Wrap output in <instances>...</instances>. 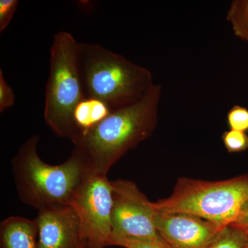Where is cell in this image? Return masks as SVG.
I'll list each match as a JSON object with an SVG mask.
<instances>
[{
    "mask_svg": "<svg viewBox=\"0 0 248 248\" xmlns=\"http://www.w3.org/2000/svg\"><path fill=\"white\" fill-rule=\"evenodd\" d=\"M39 141L38 135L28 139L11 161L18 197L38 211L71 205L78 186L93 171L89 157L79 146H75L64 162L48 164L39 156Z\"/></svg>",
    "mask_w": 248,
    "mask_h": 248,
    "instance_id": "cell-1",
    "label": "cell"
},
{
    "mask_svg": "<svg viewBox=\"0 0 248 248\" xmlns=\"http://www.w3.org/2000/svg\"><path fill=\"white\" fill-rule=\"evenodd\" d=\"M161 92V86L155 84L141 99L112 110L81 137L74 146L84 151L94 172L108 175L127 152L151 136L157 123Z\"/></svg>",
    "mask_w": 248,
    "mask_h": 248,
    "instance_id": "cell-2",
    "label": "cell"
},
{
    "mask_svg": "<svg viewBox=\"0 0 248 248\" xmlns=\"http://www.w3.org/2000/svg\"><path fill=\"white\" fill-rule=\"evenodd\" d=\"M80 57L81 43L70 32L60 31L54 36L44 117L56 136L68 139L74 145L79 135L73 112L78 103L86 97Z\"/></svg>",
    "mask_w": 248,
    "mask_h": 248,
    "instance_id": "cell-3",
    "label": "cell"
},
{
    "mask_svg": "<svg viewBox=\"0 0 248 248\" xmlns=\"http://www.w3.org/2000/svg\"><path fill=\"white\" fill-rule=\"evenodd\" d=\"M80 61L86 97L101 99L112 110L138 102L155 84L148 68L100 45L81 43Z\"/></svg>",
    "mask_w": 248,
    "mask_h": 248,
    "instance_id": "cell-4",
    "label": "cell"
},
{
    "mask_svg": "<svg viewBox=\"0 0 248 248\" xmlns=\"http://www.w3.org/2000/svg\"><path fill=\"white\" fill-rule=\"evenodd\" d=\"M248 200V176H241L221 182L181 179L170 197L151 205L161 213L187 214L225 227Z\"/></svg>",
    "mask_w": 248,
    "mask_h": 248,
    "instance_id": "cell-5",
    "label": "cell"
},
{
    "mask_svg": "<svg viewBox=\"0 0 248 248\" xmlns=\"http://www.w3.org/2000/svg\"><path fill=\"white\" fill-rule=\"evenodd\" d=\"M112 203V182L107 175L93 171L77 188L71 205L79 218L86 248L109 247Z\"/></svg>",
    "mask_w": 248,
    "mask_h": 248,
    "instance_id": "cell-6",
    "label": "cell"
},
{
    "mask_svg": "<svg viewBox=\"0 0 248 248\" xmlns=\"http://www.w3.org/2000/svg\"><path fill=\"white\" fill-rule=\"evenodd\" d=\"M112 186V235L115 240L161 241L155 223V210L133 182L111 181Z\"/></svg>",
    "mask_w": 248,
    "mask_h": 248,
    "instance_id": "cell-7",
    "label": "cell"
},
{
    "mask_svg": "<svg viewBox=\"0 0 248 248\" xmlns=\"http://www.w3.org/2000/svg\"><path fill=\"white\" fill-rule=\"evenodd\" d=\"M155 223L161 239L170 248H207L224 228L193 215L156 210Z\"/></svg>",
    "mask_w": 248,
    "mask_h": 248,
    "instance_id": "cell-8",
    "label": "cell"
},
{
    "mask_svg": "<svg viewBox=\"0 0 248 248\" xmlns=\"http://www.w3.org/2000/svg\"><path fill=\"white\" fill-rule=\"evenodd\" d=\"M35 220L38 248H86L79 218L71 205L40 210Z\"/></svg>",
    "mask_w": 248,
    "mask_h": 248,
    "instance_id": "cell-9",
    "label": "cell"
},
{
    "mask_svg": "<svg viewBox=\"0 0 248 248\" xmlns=\"http://www.w3.org/2000/svg\"><path fill=\"white\" fill-rule=\"evenodd\" d=\"M35 219L12 216L0 223V248H38Z\"/></svg>",
    "mask_w": 248,
    "mask_h": 248,
    "instance_id": "cell-10",
    "label": "cell"
},
{
    "mask_svg": "<svg viewBox=\"0 0 248 248\" xmlns=\"http://www.w3.org/2000/svg\"><path fill=\"white\" fill-rule=\"evenodd\" d=\"M112 110L108 104L97 98L86 97L78 103L73 112V122L79 135L78 141L84 133L107 118Z\"/></svg>",
    "mask_w": 248,
    "mask_h": 248,
    "instance_id": "cell-11",
    "label": "cell"
},
{
    "mask_svg": "<svg viewBox=\"0 0 248 248\" xmlns=\"http://www.w3.org/2000/svg\"><path fill=\"white\" fill-rule=\"evenodd\" d=\"M226 19L236 37L248 43V0H234L227 11Z\"/></svg>",
    "mask_w": 248,
    "mask_h": 248,
    "instance_id": "cell-12",
    "label": "cell"
},
{
    "mask_svg": "<svg viewBox=\"0 0 248 248\" xmlns=\"http://www.w3.org/2000/svg\"><path fill=\"white\" fill-rule=\"evenodd\" d=\"M248 245V232L229 225L218 232L207 248H247Z\"/></svg>",
    "mask_w": 248,
    "mask_h": 248,
    "instance_id": "cell-13",
    "label": "cell"
},
{
    "mask_svg": "<svg viewBox=\"0 0 248 248\" xmlns=\"http://www.w3.org/2000/svg\"><path fill=\"white\" fill-rule=\"evenodd\" d=\"M223 144L231 153H240L248 148V135L244 132L230 130L222 135Z\"/></svg>",
    "mask_w": 248,
    "mask_h": 248,
    "instance_id": "cell-14",
    "label": "cell"
},
{
    "mask_svg": "<svg viewBox=\"0 0 248 248\" xmlns=\"http://www.w3.org/2000/svg\"><path fill=\"white\" fill-rule=\"evenodd\" d=\"M227 123L231 130L248 131V109L239 105H234L228 111Z\"/></svg>",
    "mask_w": 248,
    "mask_h": 248,
    "instance_id": "cell-15",
    "label": "cell"
},
{
    "mask_svg": "<svg viewBox=\"0 0 248 248\" xmlns=\"http://www.w3.org/2000/svg\"><path fill=\"white\" fill-rule=\"evenodd\" d=\"M110 246H119L124 248H170L164 240L145 241V240L120 239L112 241Z\"/></svg>",
    "mask_w": 248,
    "mask_h": 248,
    "instance_id": "cell-16",
    "label": "cell"
},
{
    "mask_svg": "<svg viewBox=\"0 0 248 248\" xmlns=\"http://www.w3.org/2000/svg\"><path fill=\"white\" fill-rule=\"evenodd\" d=\"M18 4L17 0H0V32L9 27Z\"/></svg>",
    "mask_w": 248,
    "mask_h": 248,
    "instance_id": "cell-17",
    "label": "cell"
},
{
    "mask_svg": "<svg viewBox=\"0 0 248 248\" xmlns=\"http://www.w3.org/2000/svg\"><path fill=\"white\" fill-rule=\"evenodd\" d=\"M16 102L14 91L5 80L2 69H0V112L12 107Z\"/></svg>",
    "mask_w": 248,
    "mask_h": 248,
    "instance_id": "cell-18",
    "label": "cell"
},
{
    "mask_svg": "<svg viewBox=\"0 0 248 248\" xmlns=\"http://www.w3.org/2000/svg\"><path fill=\"white\" fill-rule=\"evenodd\" d=\"M233 226L239 227L243 229L248 230V200L240 209Z\"/></svg>",
    "mask_w": 248,
    "mask_h": 248,
    "instance_id": "cell-19",
    "label": "cell"
},
{
    "mask_svg": "<svg viewBox=\"0 0 248 248\" xmlns=\"http://www.w3.org/2000/svg\"><path fill=\"white\" fill-rule=\"evenodd\" d=\"M246 231H247L248 232V230H246Z\"/></svg>",
    "mask_w": 248,
    "mask_h": 248,
    "instance_id": "cell-20",
    "label": "cell"
}]
</instances>
